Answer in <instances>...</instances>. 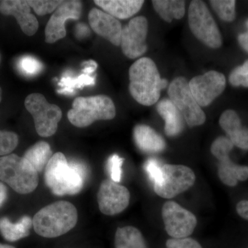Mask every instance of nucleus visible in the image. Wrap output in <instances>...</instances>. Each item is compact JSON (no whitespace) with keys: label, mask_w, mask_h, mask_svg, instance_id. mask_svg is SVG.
<instances>
[{"label":"nucleus","mask_w":248,"mask_h":248,"mask_svg":"<svg viewBox=\"0 0 248 248\" xmlns=\"http://www.w3.org/2000/svg\"><path fill=\"white\" fill-rule=\"evenodd\" d=\"M87 177V169L82 163L68 162L65 155H53L45 169V182L56 195H76L83 188Z\"/></svg>","instance_id":"obj_1"},{"label":"nucleus","mask_w":248,"mask_h":248,"mask_svg":"<svg viewBox=\"0 0 248 248\" xmlns=\"http://www.w3.org/2000/svg\"><path fill=\"white\" fill-rule=\"evenodd\" d=\"M130 94L141 105H153L157 102L161 91L168 86V81L161 79L157 67L151 58L139 59L129 69Z\"/></svg>","instance_id":"obj_2"},{"label":"nucleus","mask_w":248,"mask_h":248,"mask_svg":"<svg viewBox=\"0 0 248 248\" xmlns=\"http://www.w3.org/2000/svg\"><path fill=\"white\" fill-rule=\"evenodd\" d=\"M78 210L65 201L55 202L41 209L32 218V226L37 234L55 238L66 234L78 223Z\"/></svg>","instance_id":"obj_3"},{"label":"nucleus","mask_w":248,"mask_h":248,"mask_svg":"<svg viewBox=\"0 0 248 248\" xmlns=\"http://www.w3.org/2000/svg\"><path fill=\"white\" fill-rule=\"evenodd\" d=\"M115 115V104L106 95L77 97L67 115L69 122L78 128L89 126L96 121L112 120Z\"/></svg>","instance_id":"obj_4"},{"label":"nucleus","mask_w":248,"mask_h":248,"mask_svg":"<svg viewBox=\"0 0 248 248\" xmlns=\"http://www.w3.org/2000/svg\"><path fill=\"white\" fill-rule=\"evenodd\" d=\"M0 180L19 194L33 192L38 186V173L24 157L10 154L0 157Z\"/></svg>","instance_id":"obj_5"},{"label":"nucleus","mask_w":248,"mask_h":248,"mask_svg":"<svg viewBox=\"0 0 248 248\" xmlns=\"http://www.w3.org/2000/svg\"><path fill=\"white\" fill-rule=\"evenodd\" d=\"M26 108L33 117L36 131L41 137L53 136L58 130L62 120L61 108L50 104L45 96L40 93L29 94L25 99Z\"/></svg>","instance_id":"obj_6"},{"label":"nucleus","mask_w":248,"mask_h":248,"mask_svg":"<svg viewBox=\"0 0 248 248\" xmlns=\"http://www.w3.org/2000/svg\"><path fill=\"white\" fill-rule=\"evenodd\" d=\"M188 24L193 35L207 46L212 48L221 46V32L203 1H191L188 9Z\"/></svg>","instance_id":"obj_7"},{"label":"nucleus","mask_w":248,"mask_h":248,"mask_svg":"<svg viewBox=\"0 0 248 248\" xmlns=\"http://www.w3.org/2000/svg\"><path fill=\"white\" fill-rule=\"evenodd\" d=\"M168 93L170 100L177 108L189 126H199L205 123V113L192 95L189 82L185 78L179 77L173 80Z\"/></svg>","instance_id":"obj_8"},{"label":"nucleus","mask_w":248,"mask_h":248,"mask_svg":"<svg viewBox=\"0 0 248 248\" xmlns=\"http://www.w3.org/2000/svg\"><path fill=\"white\" fill-rule=\"evenodd\" d=\"M162 179L154 184L155 193L164 199H171L190 189L195 182L193 171L183 165L164 164L161 166Z\"/></svg>","instance_id":"obj_9"},{"label":"nucleus","mask_w":248,"mask_h":248,"mask_svg":"<svg viewBox=\"0 0 248 248\" xmlns=\"http://www.w3.org/2000/svg\"><path fill=\"white\" fill-rule=\"evenodd\" d=\"M234 144L226 137H218L212 144V154L219 161L218 176L225 185L234 187L239 182L248 179V166L235 164L230 159L229 154Z\"/></svg>","instance_id":"obj_10"},{"label":"nucleus","mask_w":248,"mask_h":248,"mask_svg":"<svg viewBox=\"0 0 248 248\" xmlns=\"http://www.w3.org/2000/svg\"><path fill=\"white\" fill-rule=\"evenodd\" d=\"M166 232L173 239L187 238L197 225V217L174 202H167L161 210Z\"/></svg>","instance_id":"obj_11"},{"label":"nucleus","mask_w":248,"mask_h":248,"mask_svg":"<svg viewBox=\"0 0 248 248\" xmlns=\"http://www.w3.org/2000/svg\"><path fill=\"white\" fill-rule=\"evenodd\" d=\"M226 86L225 76L215 71L196 76L189 82L192 95L201 107H208L224 91Z\"/></svg>","instance_id":"obj_12"},{"label":"nucleus","mask_w":248,"mask_h":248,"mask_svg":"<svg viewBox=\"0 0 248 248\" xmlns=\"http://www.w3.org/2000/svg\"><path fill=\"white\" fill-rule=\"evenodd\" d=\"M148 30V20L143 16L133 18L123 28L120 45L127 58H138L146 53Z\"/></svg>","instance_id":"obj_13"},{"label":"nucleus","mask_w":248,"mask_h":248,"mask_svg":"<svg viewBox=\"0 0 248 248\" xmlns=\"http://www.w3.org/2000/svg\"><path fill=\"white\" fill-rule=\"evenodd\" d=\"M82 12V3L80 1H63L52 15L45 29V42L53 44L66 37V22L78 20Z\"/></svg>","instance_id":"obj_14"},{"label":"nucleus","mask_w":248,"mask_h":248,"mask_svg":"<svg viewBox=\"0 0 248 248\" xmlns=\"http://www.w3.org/2000/svg\"><path fill=\"white\" fill-rule=\"evenodd\" d=\"M130 200L128 189L111 179L104 180L99 187L98 205L104 215L114 216L122 213L128 206Z\"/></svg>","instance_id":"obj_15"},{"label":"nucleus","mask_w":248,"mask_h":248,"mask_svg":"<svg viewBox=\"0 0 248 248\" xmlns=\"http://www.w3.org/2000/svg\"><path fill=\"white\" fill-rule=\"evenodd\" d=\"M90 26L94 32L114 46L121 45L122 24L118 19L98 9H93L89 14Z\"/></svg>","instance_id":"obj_16"},{"label":"nucleus","mask_w":248,"mask_h":248,"mask_svg":"<svg viewBox=\"0 0 248 248\" xmlns=\"http://www.w3.org/2000/svg\"><path fill=\"white\" fill-rule=\"evenodd\" d=\"M31 9L27 1L23 0H6L0 3L1 14L14 16L24 33L29 36L35 35L39 28L38 21L31 14Z\"/></svg>","instance_id":"obj_17"},{"label":"nucleus","mask_w":248,"mask_h":248,"mask_svg":"<svg viewBox=\"0 0 248 248\" xmlns=\"http://www.w3.org/2000/svg\"><path fill=\"white\" fill-rule=\"evenodd\" d=\"M219 124L234 146L248 151V128L242 127L239 115L235 111H224L220 117Z\"/></svg>","instance_id":"obj_18"},{"label":"nucleus","mask_w":248,"mask_h":248,"mask_svg":"<svg viewBox=\"0 0 248 248\" xmlns=\"http://www.w3.org/2000/svg\"><path fill=\"white\" fill-rule=\"evenodd\" d=\"M133 138L139 149L143 153H158L166 149L164 138L148 125H136L133 130Z\"/></svg>","instance_id":"obj_19"},{"label":"nucleus","mask_w":248,"mask_h":248,"mask_svg":"<svg viewBox=\"0 0 248 248\" xmlns=\"http://www.w3.org/2000/svg\"><path fill=\"white\" fill-rule=\"evenodd\" d=\"M94 2L116 19H125L138 14L144 1L140 0H95Z\"/></svg>","instance_id":"obj_20"},{"label":"nucleus","mask_w":248,"mask_h":248,"mask_svg":"<svg viewBox=\"0 0 248 248\" xmlns=\"http://www.w3.org/2000/svg\"><path fill=\"white\" fill-rule=\"evenodd\" d=\"M158 113L164 119L165 133L169 137L177 136L184 128V117L169 99H164L156 107Z\"/></svg>","instance_id":"obj_21"},{"label":"nucleus","mask_w":248,"mask_h":248,"mask_svg":"<svg viewBox=\"0 0 248 248\" xmlns=\"http://www.w3.org/2000/svg\"><path fill=\"white\" fill-rule=\"evenodd\" d=\"M32 219L29 216L22 217L17 223H12L9 218H0V233L5 239L16 241L27 237L30 234Z\"/></svg>","instance_id":"obj_22"},{"label":"nucleus","mask_w":248,"mask_h":248,"mask_svg":"<svg viewBox=\"0 0 248 248\" xmlns=\"http://www.w3.org/2000/svg\"><path fill=\"white\" fill-rule=\"evenodd\" d=\"M53 155L50 145L47 142L41 141L29 148L23 157L38 173L46 169Z\"/></svg>","instance_id":"obj_23"},{"label":"nucleus","mask_w":248,"mask_h":248,"mask_svg":"<svg viewBox=\"0 0 248 248\" xmlns=\"http://www.w3.org/2000/svg\"><path fill=\"white\" fill-rule=\"evenodd\" d=\"M115 248H148L143 235L133 226L119 228L115 236Z\"/></svg>","instance_id":"obj_24"},{"label":"nucleus","mask_w":248,"mask_h":248,"mask_svg":"<svg viewBox=\"0 0 248 248\" xmlns=\"http://www.w3.org/2000/svg\"><path fill=\"white\" fill-rule=\"evenodd\" d=\"M153 7L160 17L167 22L173 19H180L186 13L184 1L179 0H155L152 1Z\"/></svg>","instance_id":"obj_25"},{"label":"nucleus","mask_w":248,"mask_h":248,"mask_svg":"<svg viewBox=\"0 0 248 248\" xmlns=\"http://www.w3.org/2000/svg\"><path fill=\"white\" fill-rule=\"evenodd\" d=\"M95 84V76L82 73L78 77L65 75L61 78L59 86L58 93L71 95L75 93V90L81 89L85 86H93Z\"/></svg>","instance_id":"obj_26"},{"label":"nucleus","mask_w":248,"mask_h":248,"mask_svg":"<svg viewBox=\"0 0 248 248\" xmlns=\"http://www.w3.org/2000/svg\"><path fill=\"white\" fill-rule=\"evenodd\" d=\"M210 5L222 20L232 22L236 17L234 0H214L210 1Z\"/></svg>","instance_id":"obj_27"},{"label":"nucleus","mask_w":248,"mask_h":248,"mask_svg":"<svg viewBox=\"0 0 248 248\" xmlns=\"http://www.w3.org/2000/svg\"><path fill=\"white\" fill-rule=\"evenodd\" d=\"M18 70L22 75L27 77L37 76L43 69V65L40 60L34 57L26 55L17 61Z\"/></svg>","instance_id":"obj_28"},{"label":"nucleus","mask_w":248,"mask_h":248,"mask_svg":"<svg viewBox=\"0 0 248 248\" xmlns=\"http://www.w3.org/2000/svg\"><path fill=\"white\" fill-rule=\"evenodd\" d=\"M63 1H49V0H29L28 4L38 16L51 14L62 4Z\"/></svg>","instance_id":"obj_29"},{"label":"nucleus","mask_w":248,"mask_h":248,"mask_svg":"<svg viewBox=\"0 0 248 248\" xmlns=\"http://www.w3.org/2000/svg\"><path fill=\"white\" fill-rule=\"evenodd\" d=\"M19 139L13 132L0 131V156L10 155L17 146Z\"/></svg>","instance_id":"obj_30"},{"label":"nucleus","mask_w":248,"mask_h":248,"mask_svg":"<svg viewBox=\"0 0 248 248\" xmlns=\"http://www.w3.org/2000/svg\"><path fill=\"white\" fill-rule=\"evenodd\" d=\"M124 158L121 157L118 155H111L108 159L107 169L111 178V180L116 183H120L122 179V165Z\"/></svg>","instance_id":"obj_31"},{"label":"nucleus","mask_w":248,"mask_h":248,"mask_svg":"<svg viewBox=\"0 0 248 248\" xmlns=\"http://www.w3.org/2000/svg\"><path fill=\"white\" fill-rule=\"evenodd\" d=\"M229 81L232 86L248 87V60L232 71Z\"/></svg>","instance_id":"obj_32"},{"label":"nucleus","mask_w":248,"mask_h":248,"mask_svg":"<svg viewBox=\"0 0 248 248\" xmlns=\"http://www.w3.org/2000/svg\"><path fill=\"white\" fill-rule=\"evenodd\" d=\"M144 169L153 184H156L161 182L162 179L161 166L156 159H148L144 165Z\"/></svg>","instance_id":"obj_33"},{"label":"nucleus","mask_w":248,"mask_h":248,"mask_svg":"<svg viewBox=\"0 0 248 248\" xmlns=\"http://www.w3.org/2000/svg\"><path fill=\"white\" fill-rule=\"evenodd\" d=\"M166 248H202L200 243L192 238L170 239L166 242Z\"/></svg>","instance_id":"obj_34"},{"label":"nucleus","mask_w":248,"mask_h":248,"mask_svg":"<svg viewBox=\"0 0 248 248\" xmlns=\"http://www.w3.org/2000/svg\"><path fill=\"white\" fill-rule=\"evenodd\" d=\"M236 212L241 218L248 221V200H242L236 205Z\"/></svg>","instance_id":"obj_35"},{"label":"nucleus","mask_w":248,"mask_h":248,"mask_svg":"<svg viewBox=\"0 0 248 248\" xmlns=\"http://www.w3.org/2000/svg\"><path fill=\"white\" fill-rule=\"evenodd\" d=\"M82 66H84L82 73L89 75H92L97 70L98 67L97 63L94 60L85 62L82 63Z\"/></svg>","instance_id":"obj_36"},{"label":"nucleus","mask_w":248,"mask_h":248,"mask_svg":"<svg viewBox=\"0 0 248 248\" xmlns=\"http://www.w3.org/2000/svg\"><path fill=\"white\" fill-rule=\"evenodd\" d=\"M246 26L248 27V31L244 33L240 34L238 36V41L241 46L248 53V19L246 22Z\"/></svg>","instance_id":"obj_37"},{"label":"nucleus","mask_w":248,"mask_h":248,"mask_svg":"<svg viewBox=\"0 0 248 248\" xmlns=\"http://www.w3.org/2000/svg\"><path fill=\"white\" fill-rule=\"evenodd\" d=\"M7 197V188L4 184L0 182V207L4 203Z\"/></svg>","instance_id":"obj_38"},{"label":"nucleus","mask_w":248,"mask_h":248,"mask_svg":"<svg viewBox=\"0 0 248 248\" xmlns=\"http://www.w3.org/2000/svg\"><path fill=\"white\" fill-rule=\"evenodd\" d=\"M77 31H78V35L86 36L87 35L88 32H89V28L86 27L85 24H79L78 28H77Z\"/></svg>","instance_id":"obj_39"},{"label":"nucleus","mask_w":248,"mask_h":248,"mask_svg":"<svg viewBox=\"0 0 248 248\" xmlns=\"http://www.w3.org/2000/svg\"><path fill=\"white\" fill-rule=\"evenodd\" d=\"M0 248H16L14 246H9V245L0 244Z\"/></svg>","instance_id":"obj_40"},{"label":"nucleus","mask_w":248,"mask_h":248,"mask_svg":"<svg viewBox=\"0 0 248 248\" xmlns=\"http://www.w3.org/2000/svg\"><path fill=\"white\" fill-rule=\"evenodd\" d=\"M1 94H2V91H1V89L0 88V102L1 101Z\"/></svg>","instance_id":"obj_41"}]
</instances>
